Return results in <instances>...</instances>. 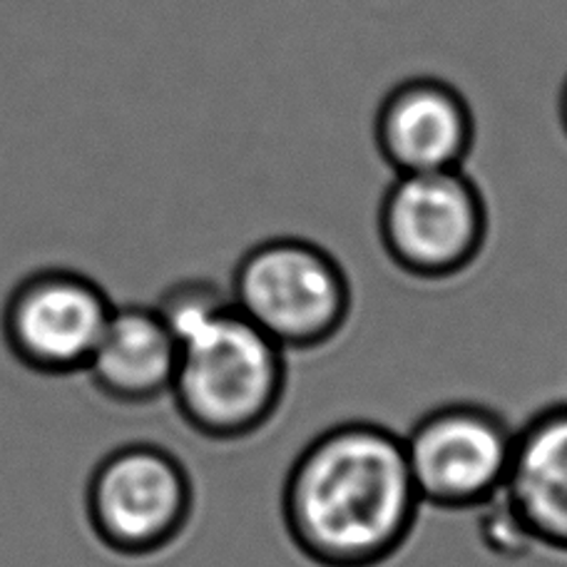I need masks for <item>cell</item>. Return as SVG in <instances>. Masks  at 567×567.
<instances>
[{
	"label": "cell",
	"mask_w": 567,
	"mask_h": 567,
	"mask_svg": "<svg viewBox=\"0 0 567 567\" xmlns=\"http://www.w3.org/2000/svg\"><path fill=\"white\" fill-rule=\"evenodd\" d=\"M423 503L403 435L343 421L303 445L281 483V525L313 567H383L406 548Z\"/></svg>",
	"instance_id": "cell-1"
},
{
	"label": "cell",
	"mask_w": 567,
	"mask_h": 567,
	"mask_svg": "<svg viewBox=\"0 0 567 567\" xmlns=\"http://www.w3.org/2000/svg\"><path fill=\"white\" fill-rule=\"evenodd\" d=\"M289 353L235 309L179 341L169 399L187 429L215 443L247 441L281 411Z\"/></svg>",
	"instance_id": "cell-2"
},
{
	"label": "cell",
	"mask_w": 567,
	"mask_h": 567,
	"mask_svg": "<svg viewBox=\"0 0 567 567\" xmlns=\"http://www.w3.org/2000/svg\"><path fill=\"white\" fill-rule=\"evenodd\" d=\"M227 289L241 317L287 353L329 347L353 313L347 267L303 237L257 241L231 269Z\"/></svg>",
	"instance_id": "cell-3"
},
{
	"label": "cell",
	"mask_w": 567,
	"mask_h": 567,
	"mask_svg": "<svg viewBox=\"0 0 567 567\" xmlns=\"http://www.w3.org/2000/svg\"><path fill=\"white\" fill-rule=\"evenodd\" d=\"M377 229L383 255L401 275L451 281L483 257L491 207L465 167L393 175L379 202Z\"/></svg>",
	"instance_id": "cell-4"
},
{
	"label": "cell",
	"mask_w": 567,
	"mask_h": 567,
	"mask_svg": "<svg viewBox=\"0 0 567 567\" xmlns=\"http://www.w3.org/2000/svg\"><path fill=\"white\" fill-rule=\"evenodd\" d=\"M197 508L195 478L177 453L133 441L100 458L85 485V518L95 540L120 558L167 553Z\"/></svg>",
	"instance_id": "cell-5"
},
{
	"label": "cell",
	"mask_w": 567,
	"mask_h": 567,
	"mask_svg": "<svg viewBox=\"0 0 567 567\" xmlns=\"http://www.w3.org/2000/svg\"><path fill=\"white\" fill-rule=\"evenodd\" d=\"M515 429L485 403L435 406L403 435V451L423 505L435 511H478L505 488Z\"/></svg>",
	"instance_id": "cell-6"
},
{
	"label": "cell",
	"mask_w": 567,
	"mask_h": 567,
	"mask_svg": "<svg viewBox=\"0 0 567 567\" xmlns=\"http://www.w3.org/2000/svg\"><path fill=\"white\" fill-rule=\"evenodd\" d=\"M115 301L103 284L65 267L20 279L0 313L3 343L20 367L40 377L85 373Z\"/></svg>",
	"instance_id": "cell-7"
},
{
	"label": "cell",
	"mask_w": 567,
	"mask_h": 567,
	"mask_svg": "<svg viewBox=\"0 0 567 567\" xmlns=\"http://www.w3.org/2000/svg\"><path fill=\"white\" fill-rule=\"evenodd\" d=\"M478 142L468 95L439 75H411L386 90L373 115V145L393 175L458 169Z\"/></svg>",
	"instance_id": "cell-8"
},
{
	"label": "cell",
	"mask_w": 567,
	"mask_h": 567,
	"mask_svg": "<svg viewBox=\"0 0 567 567\" xmlns=\"http://www.w3.org/2000/svg\"><path fill=\"white\" fill-rule=\"evenodd\" d=\"M503 495L535 548L567 555V401L548 403L515 429Z\"/></svg>",
	"instance_id": "cell-9"
},
{
	"label": "cell",
	"mask_w": 567,
	"mask_h": 567,
	"mask_svg": "<svg viewBox=\"0 0 567 567\" xmlns=\"http://www.w3.org/2000/svg\"><path fill=\"white\" fill-rule=\"evenodd\" d=\"M177 361L179 343L152 303H115L85 377L107 401L150 406L169 399Z\"/></svg>",
	"instance_id": "cell-10"
},
{
	"label": "cell",
	"mask_w": 567,
	"mask_h": 567,
	"mask_svg": "<svg viewBox=\"0 0 567 567\" xmlns=\"http://www.w3.org/2000/svg\"><path fill=\"white\" fill-rule=\"evenodd\" d=\"M152 307H155L179 343L187 333L205 327L212 319H217L221 311H227L231 307V299L229 289L215 279L195 277L169 284Z\"/></svg>",
	"instance_id": "cell-11"
},
{
	"label": "cell",
	"mask_w": 567,
	"mask_h": 567,
	"mask_svg": "<svg viewBox=\"0 0 567 567\" xmlns=\"http://www.w3.org/2000/svg\"><path fill=\"white\" fill-rule=\"evenodd\" d=\"M478 530L485 548L498 555V558L518 560L538 550L528 530H525V525L511 508V503L505 501L503 491L493 501L485 503L483 508H478Z\"/></svg>",
	"instance_id": "cell-12"
},
{
	"label": "cell",
	"mask_w": 567,
	"mask_h": 567,
	"mask_svg": "<svg viewBox=\"0 0 567 567\" xmlns=\"http://www.w3.org/2000/svg\"><path fill=\"white\" fill-rule=\"evenodd\" d=\"M558 123H560L563 135L567 137V75H565L560 93H558Z\"/></svg>",
	"instance_id": "cell-13"
}]
</instances>
